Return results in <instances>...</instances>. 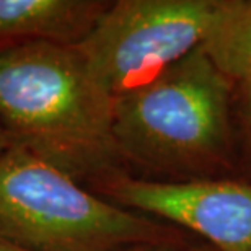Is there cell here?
<instances>
[{
    "instance_id": "6da1fadb",
    "label": "cell",
    "mask_w": 251,
    "mask_h": 251,
    "mask_svg": "<svg viewBox=\"0 0 251 251\" xmlns=\"http://www.w3.org/2000/svg\"><path fill=\"white\" fill-rule=\"evenodd\" d=\"M113 106L75 46L41 43L0 54V124L12 145L87 188L127 172L114 142Z\"/></svg>"
},
{
    "instance_id": "7a4b0ae2",
    "label": "cell",
    "mask_w": 251,
    "mask_h": 251,
    "mask_svg": "<svg viewBox=\"0 0 251 251\" xmlns=\"http://www.w3.org/2000/svg\"><path fill=\"white\" fill-rule=\"evenodd\" d=\"M235 85L202 46L149 83L114 98L113 135L144 178H227L238 170Z\"/></svg>"
},
{
    "instance_id": "3957f363",
    "label": "cell",
    "mask_w": 251,
    "mask_h": 251,
    "mask_svg": "<svg viewBox=\"0 0 251 251\" xmlns=\"http://www.w3.org/2000/svg\"><path fill=\"white\" fill-rule=\"evenodd\" d=\"M0 237L29 251H126L168 245L175 232L12 145L0 158Z\"/></svg>"
},
{
    "instance_id": "277c9868",
    "label": "cell",
    "mask_w": 251,
    "mask_h": 251,
    "mask_svg": "<svg viewBox=\"0 0 251 251\" xmlns=\"http://www.w3.org/2000/svg\"><path fill=\"white\" fill-rule=\"evenodd\" d=\"M227 0L111 2L77 51L113 98L142 87L204 46Z\"/></svg>"
},
{
    "instance_id": "5b68a950",
    "label": "cell",
    "mask_w": 251,
    "mask_h": 251,
    "mask_svg": "<svg viewBox=\"0 0 251 251\" xmlns=\"http://www.w3.org/2000/svg\"><path fill=\"white\" fill-rule=\"evenodd\" d=\"M88 189L163 224L198 233L215 251H251V181L204 178L168 181L116 172Z\"/></svg>"
},
{
    "instance_id": "8992f818",
    "label": "cell",
    "mask_w": 251,
    "mask_h": 251,
    "mask_svg": "<svg viewBox=\"0 0 251 251\" xmlns=\"http://www.w3.org/2000/svg\"><path fill=\"white\" fill-rule=\"evenodd\" d=\"M109 3L103 0H0V54L41 43L77 46Z\"/></svg>"
},
{
    "instance_id": "52a82bcc",
    "label": "cell",
    "mask_w": 251,
    "mask_h": 251,
    "mask_svg": "<svg viewBox=\"0 0 251 251\" xmlns=\"http://www.w3.org/2000/svg\"><path fill=\"white\" fill-rule=\"evenodd\" d=\"M202 49L233 85L251 82V0H227Z\"/></svg>"
},
{
    "instance_id": "ba28073f",
    "label": "cell",
    "mask_w": 251,
    "mask_h": 251,
    "mask_svg": "<svg viewBox=\"0 0 251 251\" xmlns=\"http://www.w3.org/2000/svg\"><path fill=\"white\" fill-rule=\"evenodd\" d=\"M235 132H237L238 168L243 167L251 181V82L235 85Z\"/></svg>"
},
{
    "instance_id": "9c48e42d",
    "label": "cell",
    "mask_w": 251,
    "mask_h": 251,
    "mask_svg": "<svg viewBox=\"0 0 251 251\" xmlns=\"http://www.w3.org/2000/svg\"><path fill=\"white\" fill-rule=\"evenodd\" d=\"M126 251H215L212 247H189V248H176L172 245H155V247H137Z\"/></svg>"
},
{
    "instance_id": "30bf717a",
    "label": "cell",
    "mask_w": 251,
    "mask_h": 251,
    "mask_svg": "<svg viewBox=\"0 0 251 251\" xmlns=\"http://www.w3.org/2000/svg\"><path fill=\"white\" fill-rule=\"evenodd\" d=\"M10 149H12V140H10L8 134L5 132V129L2 127V124H0V158H2Z\"/></svg>"
},
{
    "instance_id": "8fae6325",
    "label": "cell",
    "mask_w": 251,
    "mask_h": 251,
    "mask_svg": "<svg viewBox=\"0 0 251 251\" xmlns=\"http://www.w3.org/2000/svg\"><path fill=\"white\" fill-rule=\"evenodd\" d=\"M0 251H29L26 248L20 247V245L10 242V240L0 237Z\"/></svg>"
}]
</instances>
